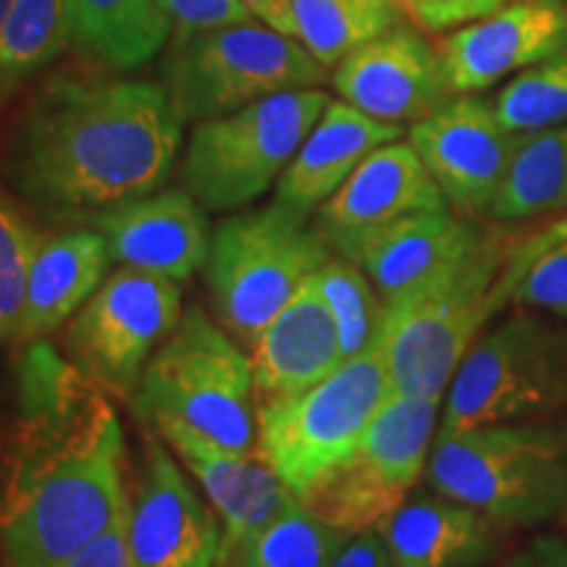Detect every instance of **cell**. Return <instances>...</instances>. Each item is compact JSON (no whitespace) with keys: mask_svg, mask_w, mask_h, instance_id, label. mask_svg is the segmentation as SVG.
<instances>
[{"mask_svg":"<svg viewBox=\"0 0 567 567\" xmlns=\"http://www.w3.org/2000/svg\"><path fill=\"white\" fill-rule=\"evenodd\" d=\"M213 567H243V563H239L237 555H218L216 565Z\"/></svg>","mask_w":567,"mask_h":567,"instance_id":"40","label":"cell"},{"mask_svg":"<svg viewBox=\"0 0 567 567\" xmlns=\"http://www.w3.org/2000/svg\"><path fill=\"white\" fill-rule=\"evenodd\" d=\"M66 48V0H13L0 30V111Z\"/></svg>","mask_w":567,"mask_h":567,"instance_id":"28","label":"cell"},{"mask_svg":"<svg viewBox=\"0 0 567 567\" xmlns=\"http://www.w3.org/2000/svg\"><path fill=\"white\" fill-rule=\"evenodd\" d=\"M494 111L515 134H530L567 122V51L517 71L496 95Z\"/></svg>","mask_w":567,"mask_h":567,"instance_id":"31","label":"cell"},{"mask_svg":"<svg viewBox=\"0 0 567 567\" xmlns=\"http://www.w3.org/2000/svg\"><path fill=\"white\" fill-rule=\"evenodd\" d=\"M450 208L434 176L410 142L375 147L350 174L342 187L316 210V229L329 245L410 213Z\"/></svg>","mask_w":567,"mask_h":567,"instance_id":"21","label":"cell"},{"mask_svg":"<svg viewBox=\"0 0 567 567\" xmlns=\"http://www.w3.org/2000/svg\"><path fill=\"white\" fill-rule=\"evenodd\" d=\"M182 313L179 284L118 266L66 323L63 354L111 400L132 402Z\"/></svg>","mask_w":567,"mask_h":567,"instance_id":"12","label":"cell"},{"mask_svg":"<svg viewBox=\"0 0 567 567\" xmlns=\"http://www.w3.org/2000/svg\"><path fill=\"white\" fill-rule=\"evenodd\" d=\"M111 252L92 226L48 234L34 252L27 279L17 342L32 344L66 326L111 274Z\"/></svg>","mask_w":567,"mask_h":567,"instance_id":"24","label":"cell"},{"mask_svg":"<svg viewBox=\"0 0 567 567\" xmlns=\"http://www.w3.org/2000/svg\"><path fill=\"white\" fill-rule=\"evenodd\" d=\"M326 76L300 40L252 19L174 40L161 84L182 124H200L276 92L318 87Z\"/></svg>","mask_w":567,"mask_h":567,"instance_id":"9","label":"cell"},{"mask_svg":"<svg viewBox=\"0 0 567 567\" xmlns=\"http://www.w3.org/2000/svg\"><path fill=\"white\" fill-rule=\"evenodd\" d=\"M172 446L184 471L197 481L205 499L221 520V551H239L250 538L274 520L292 499V488L258 452H229L208 442L182 423L161 421L145 425Z\"/></svg>","mask_w":567,"mask_h":567,"instance_id":"17","label":"cell"},{"mask_svg":"<svg viewBox=\"0 0 567 567\" xmlns=\"http://www.w3.org/2000/svg\"><path fill=\"white\" fill-rule=\"evenodd\" d=\"M42 237L45 231L34 226L17 197L0 189V347L17 342L27 279Z\"/></svg>","mask_w":567,"mask_h":567,"instance_id":"32","label":"cell"},{"mask_svg":"<svg viewBox=\"0 0 567 567\" xmlns=\"http://www.w3.org/2000/svg\"><path fill=\"white\" fill-rule=\"evenodd\" d=\"M563 51H567L563 0H513L492 17L450 32L439 45L452 95H476Z\"/></svg>","mask_w":567,"mask_h":567,"instance_id":"16","label":"cell"},{"mask_svg":"<svg viewBox=\"0 0 567 567\" xmlns=\"http://www.w3.org/2000/svg\"><path fill=\"white\" fill-rule=\"evenodd\" d=\"M142 423H182L229 452H255L252 365L200 305L187 308L142 371L132 400Z\"/></svg>","mask_w":567,"mask_h":567,"instance_id":"5","label":"cell"},{"mask_svg":"<svg viewBox=\"0 0 567 567\" xmlns=\"http://www.w3.org/2000/svg\"><path fill=\"white\" fill-rule=\"evenodd\" d=\"M87 224L105 239L113 264L176 284L200 271L210 250L203 205L187 189L140 197Z\"/></svg>","mask_w":567,"mask_h":567,"instance_id":"19","label":"cell"},{"mask_svg":"<svg viewBox=\"0 0 567 567\" xmlns=\"http://www.w3.org/2000/svg\"><path fill=\"white\" fill-rule=\"evenodd\" d=\"M400 137V124L379 122L350 103L331 101L276 182L274 203L308 218L350 179L375 147Z\"/></svg>","mask_w":567,"mask_h":567,"instance_id":"23","label":"cell"},{"mask_svg":"<svg viewBox=\"0 0 567 567\" xmlns=\"http://www.w3.org/2000/svg\"><path fill=\"white\" fill-rule=\"evenodd\" d=\"M484 567H567V542L557 534H538Z\"/></svg>","mask_w":567,"mask_h":567,"instance_id":"37","label":"cell"},{"mask_svg":"<svg viewBox=\"0 0 567 567\" xmlns=\"http://www.w3.org/2000/svg\"><path fill=\"white\" fill-rule=\"evenodd\" d=\"M179 142L182 118L163 84L61 71L11 122L0 176L38 216L90 221L158 193Z\"/></svg>","mask_w":567,"mask_h":567,"instance_id":"2","label":"cell"},{"mask_svg":"<svg viewBox=\"0 0 567 567\" xmlns=\"http://www.w3.org/2000/svg\"><path fill=\"white\" fill-rule=\"evenodd\" d=\"M405 17L417 30L442 34L473 24V21L492 17L513 0H396Z\"/></svg>","mask_w":567,"mask_h":567,"instance_id":"34","label":"cell"},{"mask_svg":"<svg viewBox=\"0 0 567 567\" xmlns=\"http://www.w3.org/2000/svg\"><path fill=\"white\" fill-rule=\"evenodd\" d=\"M134 567H213L221 551V520L179 460L147 429L130 507Z\"/></svg>","mask_w":567,"mask_h":567,"instance_id":"14","label":"cell"},{"mask_svg":"<svg viewBox=\"0 0 567 567\" xmlns=\"http://www.w3.org/2000/svg\"><path fill=\"white\" fill-rule=\"evenodd\" d=\"M513 308H530L567 321V237L538 252L520 271L513 295Z\"/></svg>","mask_w":567,"mask_h":567,"instance_id":"33","label":"cell"},{"mask_svg":"<svg viewBox=\"0 0 567 567\" xmlns=\"http://www.w3.org/2000/svg\"><path fill=\"white\" fill-rule=\"evenodd\" d=\"M567 417V321L530 308L481 331L460 360L439 434Z\"/></svg>","mask_w":567,"mask_h":567,"instance_id":"6","label":"cell"},{"mask_svg":"<svg viewBox=\"0 0 567 567\" xmlns=\"http://www.w3.org/2000/svg\"><path fill=\"white\" fill-rule=\"evenodd\" d=\"M66 21L69 48L111 74L151 63L174 34L161 0H66Z\"/></svg>","mask_w":567,"mask_h":567,"instance_id":"25","label":"cell"},{"mask_svg":"<svg viewBox=\"0 0 567 567\" xmlns=\"http://www.w3.org/2000/svg\"><path fill=\"white\" fill-rule=\"evenodd\" d=\"M342 363L337 321L310 276L250 344L255 410L295 400Z\"/></svg>","mask_w":567,"mask_h":567,"instance_id":"20","label":"cell"},{"mask_svg":"<svg viewBox=\"0 0 567 567\" xmlns=\"http://www.w3.org/2000/svg\"><path fill=\"white\" fill-rule=\"evenodd\" d=\"M439 408L434 396H389L360 442L297 496L300 505L350 536L384 528L425 476Z\"/></svg>","mask_w":567,"mask_h":567,"instance_id":"10","label":"cell"},{"mask_svg":"<svg viewBox=\"0 0 567 567\" xmlns=\"http://www.w3.org/2000/svg\"><path fill=\"white\" fill-rule=\"evenodd\" d=\"M379 339L295 400L255 410V452L295 496L337 465L392 396Z\"/></svg>","mask_w":567,"mask_h":567,"instance_id":"11","label":"cell"},{"mask_svg":"<svg viewBox=\"0 0 567 567\" xmlns=\"http://www.w3.org/2000/svg\"><path fill=\"white\" fill-rule=\"evenodd\" d=\"M379 534L392 567H484L513 530L431 488L410 494Z\"/></svg>","mask_w":567,"mask_h":567,"instance_id":"22","label":"cell"},{"mask_svg":"<svg viewBox=\"0 0 567 567\" xmlns=\"http://www.w3.org/2000/svg\"><path fill=\"white\" fill-rule=\"evenodd\" d=\"M313 276L337 321L344 360L368 350L379 339L386 313V302L375 292L373 281L363 268L337 252Z\"/></svg>","mask_w":567,"mask_h":567,"instance_id":"30","label":"cell"},{"mask_svg":"<svg viewBox=\"0 0 567 567\" xmlns=\"http://www.w3.org/2000/svg\"><path fill=\"white\" fill-rule=\"evenodd\" d=\"M481 237L484 229L473 218L442 208L337 239L331 250L363 268L381 300L392 305L457 264Z\"/></svg>","mask_w":567,"mask_h":567,"instance_id":"18","label":"cell"},{"mask_svg":"<svg viewBox=\"0 0 567 567\" xmlns=\"http://www.w3.org/2000/svg\"><path fill=\"white\" fill-rule=\"evenodd\" d=\"M347 542L350 534L323 523L292 496L274 520L231 555L243 567H331Z\"/></svg>","mask_w":567,"mask_h":567,"instance_id":"29","label":"cell"},{"mask_svg":"<svg viewBox=\"0 0 567 567\" xmlns=\"http://www.w3.org/2000/svg\"><path fill=\"white\" fill-rule=\"evenodd\" d=\"M243 3L252 11V17L264 21L266 27H271V30L297 40V24H295L292 3H289V0H243Z\"/></svg>","mask_w":567,"mask_h":567,"instance_id":"39","label":"cell"},{"mask_svg":"<svg viewBox=\"0 0 567 567\" xmlns=\"http://www.w3.org/2000/svg\"><path fill=\"white\" fill-rule=\"evenodd\" d=\"M329 103L321 87L289 90L195 124L182 161L184 189L213 213L255 203L281 179Z\"/></svg>","mask_w":567,"mask_h":567,"instance_id":"8","label":"cell"},{"mask_svg":"<svg viewBox=\"0 0 567 567\" xmlns=\"http://www.w3.org/2000/svg\"><path fill=\"white\" fill-rule=\"evenodd\" d=\"M567 210V122L523 134L509 174L488 216L523 221Z\"/></svg>","mask_w":567,"mask_h":567,"instance_id":"26","label":"cell"},{"mask_svg":"<svg viewBox=\"0 0 567 567\" xmlns=\"http://www.w3.org/2000/svg\"><path fill=\"white\" fill-rule=\"evenodd\" d=\"M161 9L172 21L174 40L255 19L243 0H161Z\"/></svg>","mask_w":567,"mask_h":567,"instance_id":"35","label":"cell"},{"mask_svg":"<svg viewBox=\"0 0 567 567\" xmlns=\"http://www.w3.org/2000/svg\"><path fill=\"white\" fill-rule=\"evenodd\" d=\"M331 255L323 234L279 203L226 218L210 234L203 266L213 316L250 347Z\"/></svg>","mask_w":567,"mask_h":567,"instance_id":"7","label":"cell"},{"mask_svg":"<svg viewBox=\"0 0 567 567\" xmlns=\"http://www.w3.org/2000/svg\"><path fill=\"white\" fill-rule=\"evenodd\" d=\"M13 0H0V30H3L6 19H9V11H11Z\"/></svg>","mask_w":567,"mask_h":567,"instance_id":"41","label":"cell"},{"mask_svg":"<svg viewBox=\"0 0 567 567\" xmlns=\"http://www.w3.org/2000/svg\"><path fill=\"white\" fill-rule=\"evenodd\" d=\"M523 134L509 132L494 103L455 95L410 126L408 142L421 155L450 208L465 218L488 216L499 197Z\"/></svg>","mask_w":567,"mask_h":567,"instance_id":"13","label":"cell"},{"mask_svg":"<svg viewBox=\"0 0 567 567\" xmlns=\"http://www.w3.org/2000/svg\"><path fill=\"white\" fill-rule=\"evenodd\" d=\"M331 567H392V557L379 530H368L350 536Z\"/></svg>","mask_w":567,"mask_h":567,"instance_id":"38","label":"cell"},{"mask_svg":"<svg viewBox=\"0 0 567 567\" xmlns=\"http://www.w3.org/2000/svg\"><path fill=\"white\" fill-rule=\"evenodd\" d=\"M513 247L502 231H484L457 264L386 305L379 344L394 394L444 400L460 360L509 305L505 271Z\"/></svg>","mask_w":567,"mask_h":567,"instance_id":"4","label":"cell"},{"mask_svg":"<svg viewBox=\"0 0 567 567\" xmlns=\"http://www.w3.org/2000/svg\"><path fill=\"white\" fill-rule=\"evenodd\" d=\"M59 567H134L130 547V509Z\"/></svg>","mask_w":567,"mask_h":567,"instance_id":"36","label":"cell"},{"mask_svg":"<svg viewBox=\"0 0 567 567\" xmlns=\"http://www.w3.org/2000/svg\"><path fill=\"white\" fill-rule=\"evenodd\" d=\"M339 101L386 124H415L450 101L442 55L415 27L396 24L334 69Z\"/></svg>","mask_w":567,"mask_h":567,"instance_id":"15","label":"cell"},{"mask_svg":"<svg viewBox=\"0 0 567 567\" xmlns=\"http://www.w3.org/2000/svg\"><path fill=\"white\" fill-rule=\"evenodd\" d=\"M425 478L509 530L567 526V417L436 434Z\"/></svg>","mask_w":567,"mask_h":567,"instance_id":"3","label":"cell"},{"mask_svg":"<svg viewBox=\"0 0 567 567\" xmlns=\"http://www.w3.org/2000/svg\"><path fill=\"white\" fill-rule=\"evenodd\" d=\"M297 40L326 69H337L347 55L402 24L396 0H289Z\"/></svg>","mask_w":567,"mask_h":567,"instance_id":"27","label":"cell"},{"mask_svg":"<svg viewBox=\"0 0 567 567\" xmlns=\"http://www.w3.org/2000/svg\"><path fill=\"white\" fill-rule=\"evenodd\" d=\"M132 505L126 442L111 396L45 342L27 347L19 421L0 492L11 567H59Z\"/></svg>","mask_w":567,"mask_h":567,"instance_id":"1","label":"cell"}]
</instances>
